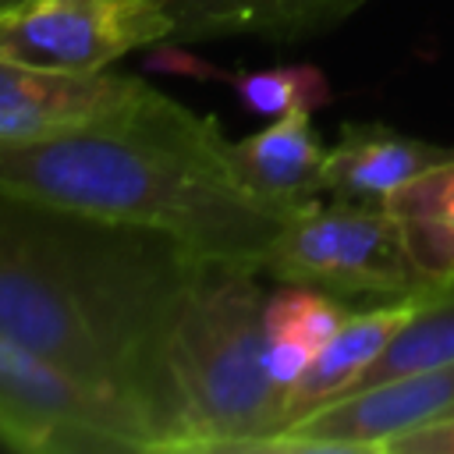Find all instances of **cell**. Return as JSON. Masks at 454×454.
<instances>
[{"instance_id":"4fadbf2b","label":"cell","mask_w":454,"mask_h":454,"mask_svg":"<svg viewBox=\"0 0 454 454\" xmlns=\"http://www.w3.org/2000/svg\"><path fill=\"white\" fill-rule=\"evenodd\" d=\"M408 255L429 287L454 284V160L408 181L387 202Z\"/></svg>"},{"instance_id":"ba28073f","label":"cell","mask_w":454,"mask_h":454,"mask_svg":"<svg viewBox=\"0 0 454 454\" xmlns=\"http://www.w3.org/2000/svg\"><path fill=\"white\" fill-rule=\"evenodd\" d=\"M149 89L153 85L135 74H71L0 57V149L35 145L82 124L114 117L138 103Z\"/></svg>"},{"instance_id":"277c9868","label":"cell","mask_w":454,"mask_h":454,"mask_svg":"<svg viewBox=\"0 0 454 454\" xmlns=\"http://www.w3.org/2000/svg\"><path fill=\"white\" fill-rule=\"evenodd\" d=\"M259 270L280 284H305L337 298H411L429 287L387 206L312 202L287 216Z\"/></svg>"},{"instance_id":"e0dca14e","label":"cell","mask_w":454,"mask_h":454,"mask_svg":"<svg viewBox=\"0 0 454 454\" xmlns=\"http://www.w3.org/2000/svg\"><path fill=\"white\" fill-rule=\"evenodd\" d=\"M383 454H454V415H443L422 429L390 440Z\"/></svg>"},{"instance_id":"2e32d148","label":"cell","mask_w":454,"mask_h":454,"mask_svg":"<svg viewBox=\"0 0 454 454\" xmlns=\"http://www.w3.org/2000/svg\"><path fill=\"white\" fill-rule=\"evenodd\" d=\"M231 89L238 92L241 106L259 117H284L298 106H323L330 99V85L319 67L287 64V67H262V71H238L231 74Z\"/></svg>"},{"instance_id":"3957f363","label":"cell","mask_w":454,"mask_h":454,"mask_svg":"<svg viewBox=\"0 0 454 454\" xmlns=\"http://www.w3.org/2000/svg\"><path fill=\"white\" fill-rule=\"evenodd\" d=\"M174 259L177 252L163 277H131L92 266L53 234L0 216V333L138 419L145 344Z\"/></svg>"},{"instance_id":"5bb4252c","label":"cell","mask_w":454,"mask_h":454,"mask_svg":"<svg viewBox=\"0 0 454 454\" xmlns=\"http://www.w3.org/2000/svg\"><path fill=\"white\" fill-rule=\"evenodd\" d=\"M440 365H454V284L426 291L419 298L408 323L390 337L383 355L358 376L351 390H362L394 376H408V372L440 369Z\"/></svg>"},{"instance_id":"d6986e66","label":"cell","mask_w":454,"mask_h":454,"mask_svg":"<svg viewBox=\"0 0 454 454\" xmlns=\"http://www.w3.org/2000/svg\"><path fill=\"white\" fill-rule=\"evenodd\" d=\"M447 415H454V408H450V411H447Z\"/></svg>"},{"instance_id":"5b68a950","label":"cell","mask_w":454,"mask_h":454,"mask_svg":"<svg viewBox=\"0 0 454 454\" xmlns=\"http://www.w3.org/2000/svg\"><path fill=\"white\" fill-rule=\"evenodd\" d=\"M0 443L28 454H145L135 411L0 333Z\"/></svg>"},{"instance_id":"30bf717a","label":"cell","mask_w":454,"mask_h":454,"mask_svg":"<svg viewBox=\"0 0 454 454\" xmlns=\"http://www.w3.org/2000/svg\"><path fill=\"white\" fill-rule=\"evenodd\" d=\"M234 163L245 184L270 202L273 209L294 216L298 209L319 202L326 195L323 163L326 149L312 131V110L298 106L284 117H273L262 131L231 142Z\"/></svg>"},{"instance_id":"8992f818","label":"cell","mask_w":454,"mask_h":454,"mask_svg":"<svg viewBox=\"0 0 454 454\" xmlns=\"http://www.w3.org/2000/svg\"><path fill=\"white\" fill-rule=\"evenodd\" d=\"M170 39L174 18L160 0H18L0 11V57L46 71H110Z\"/></svg>"},{"instance_id":"9c48e42d","label":"cell","mask_w":454,"mask_h":454,"mask_svg":"<svg viewBox=\"0 0 454 454\" xmlns=\"http://www.w3.org/2000/svg\"><path fill=\"white\" fill-rule=\"evenodd\" d=\"M454 160V145L401 135L383 124H344L337 145L326 149V195L383 206L408 181Z\"/></svg>"},{"instance_id":"ffe728a7","label":"cell","mask_w":454,"mask_h":454,"mask_svg":"<svg viewBox=\"0 0 454 454\" xmlns=\"http://www.w3.org/2000/svg\"><path fill=\"white\" fill-rule=\"evenodd\" d=\"M0 11H4V7H0Z\"/></svg>"},{"instance_id":"8fae6325","label":"cell","mask_w":454,"mask_h":454,"mask_svg":"<svg viewBox=\"0 0 454 454\" xmlns=\"http://www.w3.org/2000/svg\"><path fill=\"white\" fill-rule=\"evenodd\" d=\"M174 18V39L255 35L273 43L309 39L333 28L365 0H160Z\"/></svg>"},{"instance_id":"52a82bcc","label":"cell","mask_w":454,"mask_h":454,"mask_svg":"<svg viewBox=\"0 0 454 454\" xmlns=\"http://www.w3.org/2000/svg\"><path fill=\"white\" fill-rule=\"evenodd\" d=\"M454 408V365L394 376L340 394L280 429L262 454H383L390 440Z\"/></svg>"},{"instance_id":"7c38bea8","label":"cell","mask_w":454,"mask_h":454,"mask_svg":"<svg viewBox=\"0 0 454 454\" xmlns=\"http://www.w3.org/2000/svg\"><path fill=\"white\" fill-rule=\"evenodd\" d=\"M426 294V291H422ZM422 294H411V298H390L376 309H362V312H351L340 330L312 355L309 369L301 372V380L291 387L287 394V422H298L305 419L309 411H316L319 404L348 394L358 376L383 355V348L390 344V337L408 323V316L415 312L419 298Z\"/></svg>"},{"instance_id":"9a60e30c","label":"cell","mask_w":454,"mask_h":454,"mask_svg":"<svg viewBox=\"0 0 454 454\" xmlns=\"http://www.w3.org/2000/svg\"><path fill=\"white\" fill-rule=\"evenodd\" d=\"M348 316L351 309L337 294L305 284H284L266 298V337L301 344L316 355Z\"/></svg>"},{"instance_id":"7a4b0ae2","label":"cell","mask_w":454,"mask_h":454,"mask_svg":"<svg viewBox=\"0 0 454 454\" xmlns=\"http://www.w3.org/2000/svg\"><path fill=\"white\" fill-rule=\"evenodd\" d=\"M259 273L177 252L142 362L145 454H262L284 429L287 390L266 365Z\"/></svg>"},{"instance_id":"6da1fadb","label":"cell","mask_w":454,"mask_h":454,"mask_svg":"<svg viewBox=\"0 0 454 454\" xmlns=\"http://www.w3.org/2000/svg\"><path fill=\"white\" fill-rule=\"evenodd\" d=\"M0 199L252 266L287 223L245 184L216 117L160 89L96 124L0 149Z\"/></svg>"},{"instance_id":"ac0fdd59","label":"cell","mask_w":454,"mask_h":454,"mask_svg":"<svg viewBox=\"0 0 454 454\" xmlns=\"http://www.w3.org/2000/svg\"><path fill=\"white\" fill-rule=\"evenodd\" d=\"M11 4H18V0H0V7H11Z\"/></svg>"}]
</instances>
